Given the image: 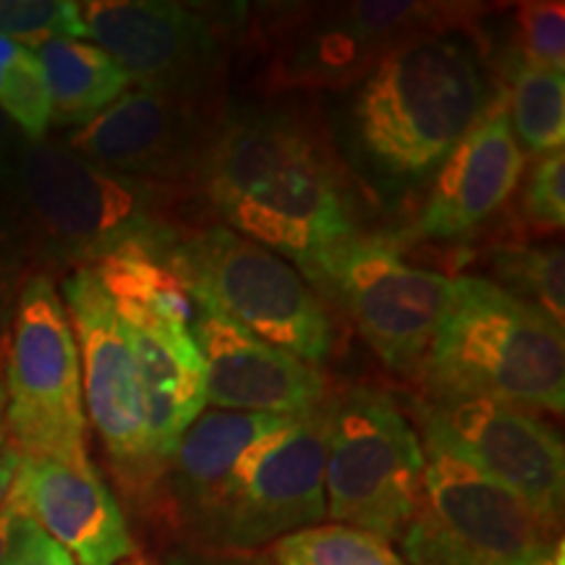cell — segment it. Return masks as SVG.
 I'll list each match as a JSON object with an SVG mask.
<instances>
[{
	"instance_id": "obj_11",
	"label": "cell",
	"mask_w": 565,
	"mask_h": 565,
	"mask_svg": "<svg viewBox=\"0 0 565 565\" xmlns=\"http://www.w3.org/2000/svg\"><path fill=\"white\" fill-rule=\"evenodd\" d=\"M61 299L74 328L87 424L100 437L113 477L129 500L158 498L160 471L147 440L145 395L121 317L92 267L63 278Z\"/></svg>"
},
{
	"instance_id": "obj_35",
	"label": "cell",
	"mask_w": 565,
	"mask_h": 565,
	"mask_svg": "<svg viewBox=\"0 0 565 565\" xmlns=\"http://www.w3.org/2000/svg\"><path fill=\"white\" fill-rule=\"evenodd\" d=\"M118 565H160L158 561H152V557H145V555H131V557H126L124 563H118Z\"/></svg>"
},
{
	"instance_id": "obj_20",
	"label": "cell",
	"mask_w": 565,
	"mask_h": 565,
	"mask_svg": "<svg viewBox=\"0 0 565 565\" xmlns=\"http://www.w3.org/2000/svg\"><path fill=\"white\" fill-rule=\"evenodd\" d=\"M291 422V416L204 408L189 424L158 487L168 519L186 540L183 545L200 532L242 458Z\"/></svg>"
},
{
	"instance_id": "obj_28",
	"label": "cell",
	"mask_w": 565,
	"mask_h": 565,
	"mask_svg": "<svg viewBox=\"0 0 565 565\" xmlns=\"http://www.w3.org/2000/svg\"><path fill=\"white\" fill-rule=\"evenodd\" d=\"M0 38L34 47L42 40H82L79 3L68 0H0Z\"/></svg>"
},
{
	"instance_id": "obj_13",
	"label": "cell",
	"mask_w": 565,
	"mask_h": 565,
	"mask_svg": "<svg viewBox=\"0 0 565 565\" xmlns=\"http://www.w3.org/2000/svg\"><path fill=\"white\" fill-rule=\"evenodd\" d=\"M84 34L121 66L134 87L221 97L228 40L242 11L217 13L173 0L79 3Z\"/></svg>"
},
{
	"instance_id": "obj_18",
	"label": "cell",
	"mask_w": 565,
	"mask_h": 565,
	"mask_svg": "<svg viewBox=\"0 0 565 565\" xmlns=\"http://www.w3.org/2000/svg\"><path fill=\"white\" fill-rule=\"evenodd\" d=\"M9 505L66 547L76 565H118L137 555L121 503L95 466L21 456Z\"/></svg>"
},
{
	"instance_id": "obj_1",
	"label": "cell",
	"mask_w": 565,
	"mask_h": 565,
	"mask_svg": "<svg viewBox=\"0 0 565 565\" xmlns=\"http://www.w3.org/2000/svg\"><path fill=\"white\" fill-rule=\"evenodd\" d=\"M192 192L225 228L291 263L320 296L333 294L338 263L362 233L328 139L286 108L225 113Z\"/></svg>"
},
{
	"instance_id": "obj_2",
	"label": "cell",
	"mask_w": 565,
	"mask_h": 565,
	"mask_svg": "<svg viewBox=\"0 0 565 565\" xmlns=\"http://www.w3.org/2000/svg\"><path fill=\"white\" fill-rule=\"evenodd\" d=\"M475 26L424 34L351 87L343 139L374 202L398 207L424 192L494 100Z\"/></svg>"
},
{
	"instance_id": "obj_29",
	"label": "cell",
	"mask_w": 565,
	"mask_h": 565,
	"mask_svg": "<svg viewBox=\"0 0 565 565\" xmlns=\"http://www.w3.org/2000/svg\"><path fill=\"white\" fill-rule=\"evenodd\" d=\"M30 252V238H26L21 223L0 212V353H3L6 338H9L19 291L24 280L30 278V273H26Z\"/></svg>"
},
{
	"instance_id": "obj_8",
	"label": "cell",
	"mask_w": 565,
	"mask_h": 565,
	"mask_svg": "<svg viewBox=\"0 0 565 565\" xmlns=\"http://www.w3.org/2000/svg\"><path fill=\"white\" fill-rule=\"evenodd\" d=\"M477 17L479 6L427 0L303 6L270 30L267 84L275 92L356 87L406 42L475 26Z\"/></svg>"
},
{
	"instance_id": "obj_36",
	"label": "cell",
	"mask_w": 565,
	"mask_h": 565,
	"mask_svg": "<svg viewBox=\"0 0 565 565\" xmlns=\"http://www.w3.org/2000/svg\"><path fill=\"white\" fill-rule=\"evenodd\" d=\"M0 416H3V353H0Z\"/></svg>"
},
{
	"instance_id": "obj_19",
	"label": "cell",
	"mask_w": 565,
	"mask_h": 565,
	"mask_svg": "<svg viewBox=\"0 0 565 565\" xmlns=\"http://www.w3.org/2000/svg\"><path fill=\"white\" fill-rule=\"evenodd\" d=\"M145 395L147 440L160 479L186 427L207 408L204 359L194 322L154 309L116 303Z\"/></svg>"
},
{
	"instance_id": "obj_9",
	"label": "cell",
	"mask_w": 565,
	"mask_h": 565,
	"mask_svg": "<svg viewBox=\"0 0 565 565\" xmlns=\"http://www.w3.org/2000/svg\"><path fill=\"white\" fill-rule=\"evenodd\" d=\"M422 498L398 540L406 565H563V536L479 471L424 450Z\"/></svg>"
},
{
	"instance_id": "obj_23",
	"label": "cell",
	"mask_w": 565,
	"mask_h": 565,
	"mask_svg": "<svg viewBox=\"0 0 565 565\" xmlns=\"http://www.w3.org/2000/svg\"><path fill=\"white\" fill-rule=\"evenodd\" d=\"M490 270L487 280L565 328L563 244H500L490 252Z\"/></svg>"
},
{
	"instance_id": "obj_33",
	"label": "cell",
	"mask_w": 565,
	"mask_h": 565,
	"mask_svg": "<svg viewBox=\"0 0 565 565\" xmlns=\"http://www.w3.org/2000/svg\"><path fill=\"white\" fill-rule=\"evenodd\" d=\"M19 454L11 448V443L6 440L3 427H0V511H3L6 503H9L13 477H17L19 469Z\"/></svg>"
},
{
	"instance_id": "obj_16",
	"label": "cell",
	"mask_w": 565,
	"mask_h": 565,
	"mask_svg": "<svg viewBox=\"0 0 565 565\" xmlns=\"http://www.w3.org/2000/svg\"><path fill=\"white\" fill-rule=\"evenodd\" d=\"M194 335L204 359L207 408L299 419L333 395L320 366L252 335L221 315L196 307Z\"/></svg>"
},
{
	"instance_id": "obj_12",
	"label": "cell",
	"mask_w": 565,
	"mask_h": 565,
	"mask_svg": "<svg viewBox=\"0 0 565 565\" xmlns=\"http://www.w3.org/2000/svg\"><path fill=\"white\" fill-rule=\"evenodd\" d=\"M424 450H443L479 471L561 534L565 448L550 422L490 398L424 401L416 406Z\"/></svg>"
},
{
	"instance_id": "obj_26",
	"label": "cell",
	"mask_w": 565,
	"mask_h": 565,
	"mask_svg": "<svg viewBox=\"0 0 565 565\" xmlns=\"http://www.w3.org/2000/svg\"><path fill=\"white\" fill-rule=\"evenodd\" d=\"M508 63L526 68L565 71V6L561 0L519 3L513 13V53Z\"/></svg>"
},
{
	"instance_id": "obj_27",
	"label": "cell",
	"mask_w": 565,
	"mask_h": 565,
	"mask_svg": "<svg viewBox=\"0 0 565 565\" xmlns=\"http://www.w3.org/2000/svg\"><path fill=\"white\" fill-rule=\"evenodd\" d=\"M519 223L534 236H553L565 225V152L534 158L519 181Z\"/></svg>"
},
{
	"instance_id": "obj_24",
	"label": "cell",
	"mask_w": 565,
	"mask_h": 565,
	"mask_svg": "<svg viewBox=\"0 0 565 565\" xmlns=\"http://www.w3.org/2000/svg\"><path fill=\"white\" fill-rule=\"evenodd\" d=\"M275 565H406L383 536L343 524H317L267 547Z\"/></svg>"
},
{
	"instance_id": "obj_15",
	"label": "cell",
	"mask_w": 565,
	"mask_h": 565,
	"mask_svg": "<svg viewBox=\"0 0 565 565\" xmlns=\"http://www.w3.org/2000/svg\"><path fill=\"white\" fill-rule=\"evenodd\" d=\"M225 116L221 97L131 87L63 141L105 171L192 189V175Z\"/></svg>"
},
{
	"instance_id": "obj_5",
	"label": "cell",
	"mask_w": 565,
	"mask_h": 565,
	"mask_svg": "<svg viewBox=\"0 0 565 565\" xmlns=\"http://www.w3.org/2000/svg\"><path fill=\"white\" fill-rule=\"evenodd\" d=\"M168 263L200 309L309 364L320 366L333 353L335 328L322 296L263 244L223 223L189 225L168 249Z\"/></svg>"
},
{
	"instance_id": "obj_34",
	"label": "cell",
	"mask_w": 565,
	"mask_h": 565,
	"mask_svg": "<svg viewBox=\"0 0 565 565\" xmlns=\"http://www.w3.org/2000/svg\"><path fill=\"white\" fill-rule=\"evenodd\" d=\"M17 524H19V513L13 511L9 503H6L3 511H0V565H3L6 553H9L13 532H17Z\"/></svg>"
},
{
	"instance_id": "obj_32",
	"label": "cell",
	"mask_w": 565,
	"mask_h": 565,
	"mask_svg": "<svg viewBox=\"0 0 565 565\" xmlns=\"http://www.w3.org/2000/svg\"><path fill=\"white\" fill-rule=\"evenodd\" d=\"M21 137L13 129L9 118L0 113V181L9 186L11 175H13V162H17V152H19Z\"/></svg>"
},
{
	"instance_id": "obj_7",
	"label": "cell",
	"mask_w": 565,
	"mask_h": 565,
	"mask_svg": "<svg viewBox=\"0 0 565 565\" xmlns=\"http://www.w3.org/2000/svg\"><path fill=\"white\" fill-rule=\"evenodd\" d=\"M419 435L385 391L353 385L333 395L324 505L333 524L398 542L422 498Z\"/></svg>"
},
{
	"instance_id": "obj_21",
	"label": "cell",
	"mask_w": 565,
	"mask_h": 565,
	"mask_svg": "<svg viewBox=\"0 0 565 565\" xmlns=\"http://www.w3.org/2000/svg\"><path fill=\"white\" fill-rule=\"evenodd\" d=\"M32 51L45 71L51 124L63 129L89 124L134 87L129 74L95 42L53 38Z\"/></svg>"
},
{
	"instance_id": "obj_25",
	"label": "cell",
	"mask_w": 565,
	"mask_h": 565,
	"mask_svg": "<svg viewBox=\"0 0 565 565\" xmlns=\"http://www.w3.org/2000/svg\"><path fill=\"white\" fill-rule=\"evenodd\" d=\"M0 113L21 139L40 141L51 129L45 71L32 47L0 38Z\"/></svg>"
},
{
	"instance_id": "obj_3",
	"label": "cell",
	"mask_w": 565,
	"mask_h": 565,
	"mask_svg": "<svg viewBox=\"0 0 565 565\" xmlns=\"http://www.w3.org/2000/svg\"><path fill=\"white\" fill-rule=\"evenodd\" d=\"M9 189L30 246L55 265L92 267L126 246L168 252L189 228L192 189L113 173L63 141L21 139Z\"/></svg>"
},
{
	"instance_id": "obj_10",
	"label": "cell",
	"mask_w": 565,
	"mask_h": 565,
	"mask_svg": "<svg viewBox=\"0 0 565 565\" xmlns=\"http://www.w3.org/2000/svg\"><path fill=\"white\" fill-rule=\"evenodd\" d=\"M333 395L317 412L254 445L189 547L259 553L280 536L324 524V458Z\"/></svg>"
},
{
	"instance_id": "obj_31",
	"label": "cell",
	"mask_w": 565,
	"mask_h": 565,
	"mask_svg": "<svg viewBox=\"0 0 565 565\" xmlns=\"http://www.w3.org/2000/svg\"><path fill=\"white\" fill-rule=\"evenodd\" d=\"M166 565H275L263 553H231V550H202L179 545L166 555Z\"/></svg>"
},
{
	"instance_id": "obj_4",
	"label": "cell",
	"mask_w": 565,
	"mask_h": 565,
	"mask_svg": "<svg viewBox=\"0 0 565 565\" xmlns=\"http://www.w3.org/2000/svg\"><path fill=\"white\" fill-rule=\"evenodd\" d=\"M419 383L429 401L490 398L563 414L565 328L487 278L458 275Z\"/></svg>"
},
{
	"instance_id": "obj_14",
	"label": "cell",
	"mask_w": 565,
	"mask_h": 565,
	"mask_svg": "<svg viewBox=\"0 0 565 565\" xmlns=\"http://www.w3.org/2000/svg\"><path fill=\"white\" fill-rule=\"evenodd\" d=\"M454 296L456 278L406 263L387 233H359L338 263L330 299L343 301L387 370L419 380Z\"/></svg>"
},
{
	"instance_id": "obj_30",
	"label": "cell",
	"mask_w": 565,
	"mask_h": 565,
	"mask_svg": "<svg viewBox=\"0 0 565 565\" xmlns=\"http://www.w3.org/2000/svg\"><path fill=\"white\" fill-rule=\"evenodd\" d=\"M3 565H76L66 547H61L51 534H45L32 519L19 515L17 532L6 553Z\"/></svg>"
},
{
	"instance_id": "obj_22",
	"label": "cell",
	"mask_w": 565,
	"mask_h": 565,
	"mask_svg": "<svg viewBox=\"0 0 565 565\" xmlns=\"http://www.w3.org/2000/svg\"><path fill=\"white\" fill-rule=\"evenodd\" d=\"M508 124L529 158L563 150L565 145V74L505 63Z\"/></svg>"
},
{
	"instance_id": "obj_6",
	"label": "cell",
	"mask_w": 565,
	"mask_h": 565,
	"mask_svg": "<svg viewBox=\"0 0 565 565\" xmlns=\"http://www.w3.org/2000/svg\"><path fill=\"white\" fill-rule=\"evenodd\" d=\"M6 440L19 456L95 466L87 445L82 364L61 291L47 273L21 286L3 351Z\"/></svg>"
},
{
	"instance_id": "obj_17",
	"label": "cell",
	"mask_w": 565,
	"mask_h": 565,
	"mask_svg": "<svg viewBox=\"0 0 565 565\" xmlns=\"http://www.w3.org/2000/svg\"><path fill=\"white\" fill-rule=\"evenodd\" d=\"M524 171L526 154L508 124L505 95L498 84L490 108L424 189V202L414 217V238L437 244L469 238L511 202Z\"/></svg>"
}]
</instances>
